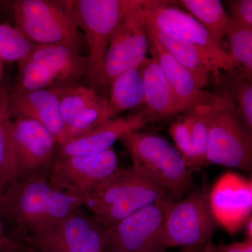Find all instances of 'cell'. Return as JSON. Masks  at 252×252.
I'll return each mask as SVG.
<instances>
[{"mask_svg": "<svg viewBox=\"0 0 252 252\" xmlns=\"http://www.w3.org/2000/svg\"><path fill=\"white\" fill-rule=\"evenodd\" d=\"M84 203L83 197L57 188L44 177H22L5 187L0 200V216L36 234Z\"/></svg>", "mask_w": 252, "mask_h": 252, "instance_id": "cell-1", "label": "cell"}, {"mask_svg": "<svg viewBox=\"0 0 252 252\" xmlns=\"http://www.w3.org/2000/svg\"><path fill=\"white\" fill-rule=\"evenodd\" d=\"M164 200L174 201L168 189L130 166L118 167L86 195L84 204L109 227L140 209Z\"/></svg>", "mask_w": 252, "mask_h": 252, "instance_id": "cell-2", "label": "cell"}, {"mask_svg": "<svg viewBox=\"0 0 252 252\" xmlns=\"http://www.w3.org/2000/svg\"><path fill=\"white\" fill-rule=\"evenodd\" d=\"M206 164L250 172L252 131L240 117L227 89L214 94L208 113Z\"/></svg>", "mask_w": 252, "mask_h": 252, "instance_id": "cell-3", "label": "cell"}, {"mask_svg": "<svg viewBox=\"0 0 252 252\" xmlns=\"http://www.w3.org/2000/svg\"><path fill=\"white\" fill-rule=\"evenodd\" d=\"M122 140L130 153L132 166L168 189L174 201L191 187V175L183 157L168 141L140 131L127 134Z\"/></svg>", "mask_w": 252, "mask_h": 252, "instance_id": "cell-4", "label": "cell"}, {"mask_svg": "<svg viewBox=\"0 0 252 252\" xmlns=\"http://www.w3.org/2000/svg\"><path fill=\"white\" fill-rule=\"evenodd\" d=\"M131 0L71 1L74 22L84 33L89 49L88 77L92 87H109L105 74V59L111 36Z\"/></svg>", "mask_w": 252, "mask_h": 252, "instance_id": "cell-5", "label": "cell"}, {"mask_svg": "<svg viewBox=\"0 0 252 252\" xmlns=\"http://www.w3.org/2000/svg\"><path fill=\"white\" fill-rule=\"evenodd\" d=\"M18 63L16 91L72 84L89 74L87 57L79 54V46L67 44H34L28 56Z\"/></svg>", "mask_w": 252, "mask_h": 252, "instance_id": "cell-6", "label": "cell"}, {"mask_svg": "<svg viewBox=\"0 0 252 252\" xmlns=\"http://www.w3.org/2000/svg\"><path fill=\"white\" fill-rule=\"evenodd\" d=\"M15 27L34 44L78 46L71 1L20 0L14 5Z\"/></svg>", "mask_w": 252, "mask_h": 252, "instance_id": "cell-7", "label": "cell"}, {"mask_svg": "<svg viewBox=\"0 0 252 252\" xmlns=\"http://www.w3.org/2000/svg\"><path fill=\"white\" fill-rule=\"evenodd\" d=\"M216 224L206 189H196L185 198L167 204L162 234L164 247H204L211 240Z\"/></svg>", "mask_w": 252, "mask_h": 252, "instance_id": "cell-8", "label": "cell"}, {"mask_svg": "<svg viewBox=\"0 0 252 252\" xmlns=\"http://www.w3.org/2000/svg\"><path fill=\"white\" fill-rule=\"evenodd\" d=\"M108 227L81 207L30 242L40 252H102Z\"/></svg>", "mask_w": 252, "mask_h": 252, "instance_id": "cell-9", "label": "cell"}, {"mask_svg": "<svg viewBox=\"0 0 252 252\" xmlns=\"http://www.w3.org/2000/svg\"><path fill=\"white\" fill-rule=\"evenodd\" d=\"M164 200L140 209L108 227L104 250L119 252L165 251L162 243L167 204Z\"/></svg>", "mask_w": 252, "mask_h": 252, "instance_id": "cell-10", "label": "cell"}, {"mask_svg": "<svg viewBox=\"0 0 252 252\" xmlns=\"http://www.w3.org/2000/svg\"><path fill=\"white\" fill-rule=\"evenodd\" d=\"M147 23L142 1L131 0L113 32L105 59V74L109 84L119 74L137 67L149 51Z\"/></svg>", "mask_w": 252, "mask_h": 252, "instance_id": "cell-11", "label": "cell"}, {"mask_svg": "<svg viewBox=\"0 0 252 252\" xmlns=\"http://www.w3.org/2000/svg\"><path fill=\"white\" fill-rule=\"evenodd\" d=\"M117 168V156L112 147L92 155L59 157L54 164L49 180L57 188L84 199Z\"/></svg>", "mask_w": 252, "mask_h": 252, "instance_id": "cell-12", "label": "cell"}, {"mask_svg": "<svg viewBox=\"0 0 252 252\" xmlns=\"http://www.w3.org/2000/svg\"><path fill=\"white\" fill-rule=\"evenodd\" d=\"M209 200L217 223L235 234L252 217V179L235 172L223 174L212 187Z\"/></svg>", "mask_w": 252, "mask_h": 252, "instance_id": "cell-13", "label": "cell"}, {"mask_svg": "<svg viewBox=\"0 0 252 252\" xmlns=\"http://www.w3.org/2000/svg\"><path fill=\"white\" fill-rule=\"evenodd\" d=\"M142 8L146 23L151 27L204 46L219 56L230 60L224 48L213 39L198 20L187 11L173 6L171 1H142Z\"/></svg>", "mask_w": 252, "mask_h": 252, "instance_id": "cell-14", "label": "cell"}, {"mask_svg": "<svg viewBox=\"0 0 252 252\" xmlns=\"http://www.w3.org/2000/svg\"><path fill=\"white\" fill-rule=\"evenodd\" d=\"M150 122L152 119L145 109L114 118L59 146V157L102 153L112 148L116 142L122 140L127 134L140 131Z\"/></svg>", "mask_w": 252, "mask_h": 252, "instance_id": "cell-15", "label": "cell"}, {"mask_svg": "<svg viewBox=\"0 0 252 252\" xmlns=\"http://www.w3.org/2000/svg\"><path fill=\"white\" fill-rule=\"evenodd\" d=\"M11 135L15 158L23 176L46 165L59 145L44 126L31 118H14Z\"/></svg>", "mask_w": 252, "mask_h": 252, "instance_id": "cell-16", "label": "cell"}, {"mask_svg": "<svg viewBox=\"0 0 252 252\" xmlns=\"http://www.w3.org/2000/svg\"><path fill=\"white\" fill-rule=\"evenodd\" d=\"M147 29L172 57L193 74L201 89L208 84L213 73L237 69L230 59L221 57L204 46L158 31L147 23Z\"/></svg>", "mask_w": 252, "mask_h": 252, "instance_id": "cell-17", "label": "cell"}, {"mask_svg": "<svg viewBox=\"0 0 252 252\" xmlns=\"http://www.w3.org/2000/svg\"><path fill=\"white\" fill-rule=\"evenodd\" d=\"M8 110L12 119L26 117L39 122L54 136L59 146L64 142V126L60 110L57 86L9 93Z\"/></svg>", "mask_w": 252, "mask_h": 252, "instance_id": "cell-18", "label": "cell"}, {"mask_svg": "<svg viewBox=\"0 0 252 252\" xmlns=\"http://www.w3.org/2000/svg\"><path fill=\"white\" fill-rule=\"evenodd\" d=\"M147 34L149 51L171 86L179 113L188 112L199 106L210 103L214 94L201 89L193 74L172 57L150 32L147 31Z\"/></svg>", "mask_w": 252, "mask_h": 252, "instance_id": "cell-19", "label": "cell"}, {"mask_svg": "<svg viewBox=\"0 0 252 252\" xmlns=\"http://www.w3.org/2000/svg\"><path fill=\"white\" fill-rule=\"evenodd\" d=\"M145 110L152 122L180 114L175 94L156 60L146 57L139 65Z\"/></svg>", "mask_w": 252, "mask_h": 252, "instance_id": "cell-20", "label": "cell"}, {"mask_svg": "<svg viewBox=\"0 0 252 252\" xmlns=\"http://www.w3.org/2000/svg\"><path fill=\"white\" fill-rule=\"evenodd\" d=\"M110 94L106 109L107 120L144 104L143 84L139 67L130 68L109 84Z\"/></svg>", "mask_w": 252, "mask_h": 252, "instance_id": "cell-21", "label": "cell"}, {"mask_svg": "<svg viewBox=\"0 0 252 252\" xmlns=\"http://www.w3.org/2000/svg\"><path fill=\"white\" fill-rule=\"evenodd\" d=\"M9 94L6 87L0 86V183L5 187L23 177L16 162L11 141L12 118L8 110Z\"/></svg>", "mask_w": 252, "mask_h": 252, "instance_id": "cell-22", "label": "cell"}, {"mask_svg": "<svg viewBox=\"0 0 252 252\" xmlns=\"http://www.w3.org/2000/svg\"><path fill=\"white\" fill-rule=\"evenodd\" d=\"M188 13L205 27L221 45L222 39L233 23L219 0H182L179 1Z\"/></svg>", "mask_w": 252, "mask_h": 252, "instance_id": "cell-23", "label": "cell"}, {"mask_svg": "<svg viewBox=\"0 0 252 252\" xmlns=\"http://www.w3.org/2000/svg\"><path fill=\"white\" fill-rule=\"evenodd\" d=\"M57 88L64 132L78 116L103 96L99 94L92 86L88 87L74 83L57 86Z\"/></svg>", "mask_w": 252, "mask_h": 252, "instance_id": "cell-24", "label": "cell"}, {"mask_svg": "<svg viewBox=\"0 0 252 252\" xmlns=\"http://www.w3.org/2000/svg\"><path fill=\"white\" fill-rule=\"evenodd\" d=\"M225 36L228 39L230 60L252 81V31L233 23Z\"/></svg>", "mask_w": 252, "mask_h": 252, "instance_id": "cell-25", "label": "cell"}, {"mask_svg": "<svg viewBox=\"0 0 252 252\" xmlns=\"http://www.w3.org/2000/svg\"><path fill=\"white\" fill-rule=\"evenodd\" d=\"M225 84L233 97L244 122L252 131V82L242 71L237 69L225 71Z\"/></svg>", "mask_w": 252, "mask_h": 252, "instance_id": "cell-26", "label": "cell"}, {"mask_svg": "<svg viewBox=\"0 0 252 252\" xmlns=\"http://www.w3.org/2000/svg\"><path fill=\"white\" fill-rule=\"evenodd\" d=\"M34 45L19 30L9 24H0V60L14 62L26 58Z\"/></svg>", "mask_w": 252, "mask_h": 252, "instance_id": "cell-27", "label": "cell"}, {"mask_svg": "<svg viewBox=\"0 0 252 252\" xmlns=\"http://www.w3.org/2000/svg\"><path fill=\"white\" fill-rule=\"evenodd\" d=\"M170 133L175 142L177 150L183 157L188 168L198 169L201 167L185 117L181 118L172 124L170 127Z\"/></svg>", "mask_w": 252, "mask_h": 252, "instance_id": "cell-28", "label": "cell"}, {"mask_svg": "<svg viewBox=\"0 0 252 252\" xmlns=\"http://www.w3.org/2000/svg\"><path fill=\"white\" fill-rule=\"evenodd\" d=\"M232 21L237 26L252 31V0H233L228 1Z\"/></svg>", "mask_w": 252, "mask_h": 252, "instance_id": "cell-29", "label": "cell"}, {"mask_svg": "<svg viewBox=\"0 0 252 252\" xmlns=\"http://www.w3.org/2000/svg\"><path fill=\"white\" fill-rule=\"evenodd\" d=\"M215 252H252V240L214 245Z\"/></svg>", "mask_w": 252, "mask_h": 252, "instance_id": "cell-30", "label": "cell"}, {"mask_svg": "<svg viewBox=\"0 0 252 252\" xmlns=\"http://www.w3.org/2000/svg\"><path fill=\"white\" fill-rule=\"evenodd\" d=\"M18 246L17 243L6 235L4 231V225L0 220V250H6V249L15 248Z\"/></svg>", "mask_w": 252, "mask_h": 252, "instance_id": "cell-31", "label": "cell"}, {"mask_svg": "<svg viewBox=\"0 0 252 252\" xmlns=\"http://www.w3.org/2000/svg\"><path fill=\"white\" fill-rule=\"evenodd\" d=\"M244 226L245 227L246 230L247 239L248 240H252V217H250V219L247 220Z\"/></svg>", "mask_w": 252, "mask_h": 252, "instance_id": "cell-32", "label": "cell"}, {"mask_svg": "<svg viewBox=\"0 0 252 252\" xmlns=\"http://www.w3.org/2000/svg\"><path fill=\"white\" fill-rule=\"evenodd\" d=\"M214 243H212V239L211 240H209L208 242L206 244H205V246L203 247V250L200 252H215L214 251Z\"/></svg>", "mask_w": 252, "mask_h": 252, "instance_id": "cell-33", "label": "cell"}, {"mask_svg": "<svg viewBox=\"0 0 252 252\" xmlns=\"http://www.w3.org/2000/svg\"><path fill=\"white\" fill-rule=\"evenodd\" d=\"M0 252H24L21 250V248H20L19 245L17 247H15V248L6 249V250H0Z\"/></svg>", "mask_w": 252, "mask_h": 252, "instance_id": "cell-34", "label": "cell"}, {"mask_svg": "<svg viewBox=\"0 0 252 252\" xmlns=\"http://www.w3.org/2000/svg\"><path fill=\"white\" fill-rule=\"evenodd\" d=\"M4 186H3L1 183H0V200H1V197H2L3 193H4Z\"/></svg>", "mask_w": 252, "mask_h": 252, "instance_id": "cell-35", "label": "cell"}, {"mask_svg": "<svg viewBox=\"0 0 252 252\" xmlns=\"http://www.w3.org/2000/svg\"><path fill=\"white\" fill-rule=\"evenodd\" d=\"M3 67L2 61L0 60V81H1V77H2Z\"/></svg>", "mask_w": 252, "mask_h": 252, "instance_id": "cell-36", "label": "cell"}, {"mask_svg": "<svg viewBox=\"0 0 252 252\" xmlns=\"http://www.w3.org/2000/svg\"><path fill=\"white\" fill-rule=\"evenodd\" d=\"M102 252H113V251H107V250H104V251H102ZM160 252H167L166 251H162Z\"/></svg>", "mask_w": 252, "mask_h": 252, "instance_id": "cell-37", "label": "cell"}]
</instances>
